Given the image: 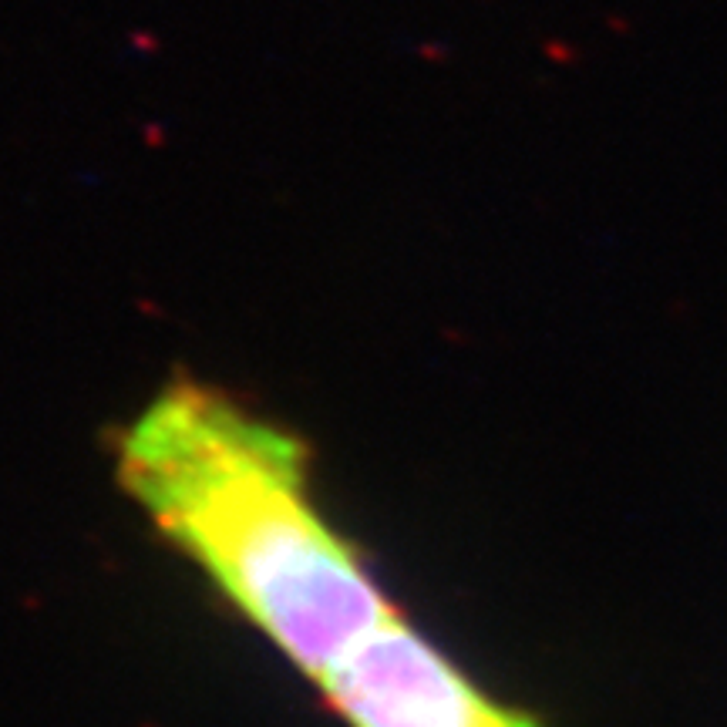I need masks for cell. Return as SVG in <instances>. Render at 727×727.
<instances>
[{
    "mask_svg": "<svg viewBox=\"0 0 727 727\" xmlns=\"http://www.w3.org/2000/svg\"><path fill=\"white\" fill-rule=\"evenodd\" d=\"M115 475L310 684L398 613L320 509L300 438L213 384H165L118 435Z\"/></svg>",
    "mask_w": 727,
    "mask_h": 727,
    "instance_id": "cell-1",
    "label": "cell"
},
{
    "mask_svg": "<svg viewBox=\"0 0 727 727\" xmlns=\"http://www.w3.org/2000/svg\"><path fill=\"white\" fill-rule=\"evenodd\" d=\"M347 727H539L391 613L314 684Z\"/></svg>",
    "mask_w": 727,
    "mask_h": 727,
    "instance_id": "cell-2",
    "label": "cell"
}]
</instances>
